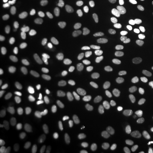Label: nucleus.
Masks as SVG:
<instances>
[{
	"label": "nucleus",
	"instance_id": "18",
	"mask_svg": "<svg viewBox=\"0 0 153 153\" xmlns=\"http://www.w3.org/2000/svg\"><path fill=\"white\" fill-rule=\"evenodd\" d=\"M57 1H60V2H62V1H64V0H57Z\"/></svg>",
	"mask_w": 153,
	"mask_h": 153
},
{
	"label": "nucleus",
	"instance_id": "15",
	"mask_svg": "<svg viewBox=\"0 0 153 153\" xmlns=\"http://www.w3.org/2000/svg\"><path fill=\"white\" fill-rule=\"evenodd\" d=\"M66 114H61L59 112V116L56 118V123L58 124V125H62V124H65L66 119H67V117H66Z\"/></svg>",
	"mask_w": 153,
	"mask_h": 153
},
{
	"label": "nucleus",
	"instance_id": "6",
	"mask_svg": "<svg viewBox=\"0 0 153 153\" xmlns=\"http://www.w3.org/2000/svg\"><path fill=\"white\" fill-rule=\"evenodd\" d=\"M83 142L88 153H103L104 136L98 127L88 126L83 133Z\"/></svg>",
	"mask_w": 153,
	"mask_h": 153
},
{
	"label": "nucleus",
	"instance_id": "4",
	"mask_svg": "<svg viewBox=\"0 0 153 153\" xmlns=\"http://www.w3.org/2000/svg\"><path fill=\"white\" fill-rule=\"evenodd\" d=\"M145 134V127L140 120L135 118H126L118 126L116 135L117 138L124 143L135 142L142 138Z\"/></svg>",
	"mask_w": 153,
	"mask_h": 153
},
{
	"label": "nucleus",
	"instance_id": "10",
	"mask_svg": "<svg viewBox=\"0 0 153 153\" xmlns=\"http://www.w3.org/2000/svg\"><path fill=\"white\" fill-rule=\"evenodd\" d=\"M40 17L35 14V11H26L21 15H17L11 21V26L16 31H25L38 26Z\"/></svg>",
	"mask_w": 153,
	"mask_h": 153
},
{
	"label": "nucleus",
	"instance_id": "12",
	"mask_svg": "<svg viewBox=\"0 0 153 153\" xmlns=\"http://www.w3.org/2000/svg\"><path fill=\"white\" fill-rule=\"evenodd\" d=\"M138 88L143 93L153 95V73H149L140 78Z\"/></svg>",
	"mask_w": 153,
	"mask_h": 153
},
{
	"label": "nucleus",
	"instance_id": "11",
	"mask_svg": "<svg viewBox=\"0 0 153 153\" xmlns=\"http://www.w3.org/2000/svg\"><path fill=\"white\" fill-rule=\"evenodd\" d=\"M62 2L57 0H51L47 4H35L34 11L40 18H51L58 15L61 10Z\"/></svg>",
	"mask_w": 153,
	"mask_h": 153
},
{
	"label": "nucleus",
	"instance_id": "14",
	"mask_svg": "<svg viewBox=\"0 0 153 153\" xmlns=\"http://www.w3.org/2000/svg\"><path fill=\"white\" fill-rule=\"evenodd\" d=\"M30 4H31V0H13V6L19 10L25 9Z\"/></svg>",
	"mask_w": 153,
	"mask_h": 153
},
{
	"label": "nucleus",
	"instance_id": "19",
	"mask_svg": "<svg viewBox=\"0 0 153 153\" xmlns=\"http://www.w3.org/2000/svg\"><path fill=\"white\" fill-rule=\"evenodd\" d=\"M152 57H153V51H152Z\"/></svg>",
	"mask_w": 153,
	"mask_h": 153
},
{
	"label": "nucleus",
	"instance_id": "8",
	"mask_svg": "<svg viewBox=\"0 0 153 153\" xmlns=\"http://www.w3.org/2000/svg\"><path fill=\"white\" fill-rule=\"evenodd\" d=\"M55 103L59 112L66 115L71 114L76 103V98L73 90L67 85L59 86L55 94Z\"/></svg>",
	"mask_w": 153,
	"mask_h": 153
},
{
	"label": "nucleus",
	"instance_id": "13",
	"mask_svg": "<svg viewBox=\"0 0 153 153\" xmlns=\"http://www.w3.org/2000/svg\"><path fill=\"white\" fill-rule=\"evenodd\" d=\"M0 153H19V150L16 145L2 141L0 143Z\"/></svg>",
	"mask_w": 153,
	"mask_h": 153
},
{
	"label": "nucleus",
	"instance_id": "16",
	"mask_svg": "<svg viewBox=\"0 0 153 153\" xmlns=\"http://www.w3.org/2000/svg\"><path fill=\"white\" fill-rule=\"evenodd\" d=\"M102 105H103V104L101 103V102L98 100V101H94V103H93V108H94V109H98V108H101Z\"/></svg>",
	"mask_w": 153,
	"mask_h": 153
},
{
	"label": "nucleus",
	"instance_id": "1",
	"mask_svg": "<svg viewBox=\"0 0 153 153\" xmlns=\"http://www.w3.org/2000/svg\"><path fill=\"white\" fill-rule=\"evenodd\" d=\"M110 61V52L103 47H95L88 50L76 59L78 71L86 75H92L104 69Z\"/></svg>",
	"mask_w": 153,
	"mask_h": 153
},
{
	"label": "nucleus",
	"instance_id": "7",
	"mask_svg": "<svg viewBox=\"0 0 153 153\" xmlns=\"http://www.w3.org/2000/svg\"><path fill=\"white\" fill-rule=\"evenodd\" d=\"M38 68V64L34 58L25 57L19 60L15 61L10 66V74L13 78L17 81H24L32 77Z\"/></svg>",
	"mask_w": 153,
	"mask_h": 153
},
{
	"label": "nucleus",
	"instance_id": "3",
	"mask_svg": "<svg viewBox=\"0 0 153 153\" xmlns=\"http://www.w3.org/2000/svg\"><path fill=\"white\" fill-rule=\"evenodd\" d=\"M118 119V112L112 105H102L101 108L88 110L84 114V120L88 126H93L102 129L104 127H110Z\"/></svg>",
	"mask_w": 153,
	"mask_h": 153
},
{
	"label": "nucleus",
	"instance_id": "5",
	"mask_svg": "<svg viewBox=\"0 0 153 153\" xmlns=\"http://www.w3.org/2000/svg\"><path fill=\"white\" fill-rule=\"evenodd\" d=\"M41 120V110L35 102L27 103L21 111V125L27 134L36 133Z\"/></svg>",
	"mask_w": 153,
	"mask_h": 153
},
{
	"label": "nucleus",
	"instance_id": "17",
	"mask_svg": "<svg viewBox=\"0 0 153 153\" xmlns=\"http://www.w3.org/2000/svg\"><path fill=\"white\" fill-rule=\"evenodd\" d=\"M42 153H57V151L53 150V149H47V150H44Z\"/></svg>",
	"mask_w": 153,
	"mask_h": 153
},
{
	"label": "nucleus",
	"instance_id": "9",
	"mask_svg": "<svg viewBox=\"0 0 153 153\" xmlns=\"http://www.w3.org/2000/svg\"><path fill=\"white\" fill-rule=\"evenodd\" d=\"M143 51L142 42L137 36L127 38L125 43L121 45L120 58L125 61H131L138 58Z\"/></svg>",
	"mask_w": 153,
	"mask_h": 153
},
{
	"label": "nucleus",
	"instance_id": "2",
	"mask_svg": "<svg viewBox=\"0 0 153 153\" xmlns=\"http://www.w3.org/2000/svg\"><path fill=\"white\" fill-rule=\"evenodd\" d=\"M65 35L58 25H50L42 35V50L49 58H56L64 50Z\"/></svg>",
	"mask_w": 153,
	"mask_h": 153
}]
</instances>
